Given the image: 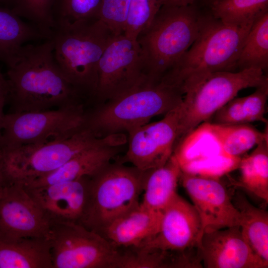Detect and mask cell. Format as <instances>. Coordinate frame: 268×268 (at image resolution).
Returning a JSON list of instances; mask_svg holds the SVG:
<instances>
[{"instance_id":"obj_1","label":"cell","mask_w":268,"mask_h":268,"mask_svg":"<svg viewBox=\"0 0 268 268\" xmlns=\"http://www.w3.org/2000/svg\"><path fill=\"white\" fill-rule=\"evenodd\" d=\"M51 38L23 46L6 77L10 113L37 112L83 103L57 66Z\"/></svg>"},{"instance_id":"obj_2","label":"cell","mask_w":268,"mask_h":268,"mask_svg":"<svg viewBox=\"0 0 268 268\" xmlns=\"http://www.w3.org/2000/svg\"><path fill=\"white\" fill-rule=\"evenodd\" d=\"M253 24H227L201 11L196 39L161 80L184 95L210 73L237 71V62Z\"/></svg>"},{"instance_id":"obj_3","label":"cell","mask_w":268,"mask_h":268,"mask_svg":"<svg viewBox=\"0 0 268 268\" xmlns=\"http://www.w3.org/2000/svg\"><path fill=\"white\" fill-rule=\"evenodd\" d=\"M115 36L98 18L53 29L51 38L55 61L82 100H95L98 64Z\"/></svg>"},{"instance_id":"obj_4","label":"cell","mask_w":268,"mask_h":268,"mask_svg":"<svg viewBox=\"0 0 268 268\" xmlns=\"http://www.w3.org/2000/svg\"><path fill=\"white\" fill-rule=\"evenodd\" d=\"M183 96L179 89L162 80L146 81L86 111L85 127L98 137L128 133L175 109Z\"/></svg>"},{"instance_id":"obj_5","label":"cell","mask_w":268,"mask_h":268,"mask_svg":"<svg viewBox=\"0 0 268 268\" xmlns=\"http://www.w3.org/2000/svg\"><path fill=\"white\" fill-rule=\"evenodd\" d=\"M201 11L196 4L163 5L136 38L147 80H161L196 39Z\"/></svg>"},{"instance_id":"obj_6","label":"cell","mask_w":268,"mask_h":268,"mask_svg":"<svg viewBox=\"0 0 268 268\" xmlns=\"http://www.w3.org/2000/svg\"><path fill=\"white\" fill-rule=\"evenodd\" d=\"M144 171L117 162L90 177L87 203L79 223L100 234L111 222L140 204Z\"/></svg>"},{"instance_id":"obj_7","label":"cell","mask_w":268,"mask_h":268,"mask_svg":"<svg viewBox=\"0 0 268 268\" xmlns=\"http://www.w3.org/2000/svg\"><path fill=\"white\" fill-rule=\"evenodd\" d=\"M126 142L123 133L98 137L85 127L66 139L1 152V162L8 181L22 184L55 170L87 149L104 144L122 146Z\"/></svg>"},{"instance_id":"obj_8","label":"cell","mask_w":268,"mask_h":268,"mask_svg":"<svg viewBox=\"0 0 268 268\" xmlns=\"http://www.w3.org/2000/svg\"><path fill=\"white\" fill-rule=\"evenodd\" d=\"M268 84L263 70L247 69L210 73L189 89L178 106L179 132L177 145L194 130L207 122L223 105L249 87Z\"/></svg>"},{"instance_id":"obj_9","label":"cell","mask_w":268,"mask_h":268,"mask_svg":"<svg viewBox=\"0 0 268 268\" xmlns=\"http://www.w3.org/2000/svg\"><path fill=\"white\" fill-rule=\"evenodd\" d=\"M83 103L54 110L5 114L0 150L67 138L85 128Z\"/></svg>"},{"instance_id":"obj_10","label":"cell","mask_w":268,"mask_h":268,"mask_svg":"<svg viewBox=\"0 0 268 268\" xmlns=\"http://www.w3.org/2000/svg\"><path fill=\"white\" fill-rule=\"evenodd\" d=\"M46 237L53 268H115L118 248L78 223L50 221Z\"/></svg>"},{"instance_id":"obj_11","label":"cell","mask_w":268,"mask_h":268,"mask_svg":"<svg viewBox=\"0 0 268 268\" xmlns=\"http://www.w3.org/2000/svg\"><path fill=\"white\" fill-rule=\"evenodd\" d=\"M147 81L139 45L124 33L109 43L98 64L95 100L105 101Z\"/></svg>"},{"instance_id":"obj_12","label":"cell","mask_w":268,"mask_h":268,"mask_svg":"<svg viewBox=\"0 0 268 268\" xmlns=\"http://www.w3.org/2000/svg\"><path fill=\"white\" fill-rule=\"evenodd\" d=\"M178 132L177 107L161 120L129 132L128 150L119 162H130L142 171L162 166L173 154Z\"/></svg>"},{"instance_id":"obj_13","label":"cell","mask_w":268,"mask_h":268,"mask_svg":"<svg viewBox=\"0 0 268 268\" xmlns=\"http://www.w3.org/2000/svg\"><path fill=\"white\" fill-rule=\"evenodd\" d=\"M50 220L23 185L8 181L0 189V240L46 237Z\"/></svg>"},{"instance_id":"obj_14","label":"cell","mask_w":268,"mask_h":268,"mask_svg":"<svg viewBox=\"0 0 268 268\" xmlns=\"http://www.w3.org/2000/svg\"><path fill=\"white\" fill-rule=\"evenodd\" d=\"M180 180L200 215L202 234L239 226L240 213L219 178L181 171Z\"/></svg>"},{"instance_id":"obj_15","label":"cell","mask_w":268,"mask_h":268,"mask_svg":"<svg viewBox=\"0 0 268 268\" xmlns=\"http://www.w3.org/2000/svg\"><path fill=\"white\" fill-rule=\"evenodd\" d=\"M202 235L201 221L196 208L177 194L161 211L157 233L136 247L191 252L197 249Z\"/></svg>"},{"instance_id":"obj_16","label":"cell","mask_w":268,"mask_h":268,"mask_svg":"<svg viewBox=\"0 0 268 268\" xmlns=\"http://www.w3.org/2000/svg\"><path fill=\"white\" fill-rule=\"evenodd\" d=\"M205 268H267L243 236L239 226L203 233L197 248Z\"/></svg>"},{"instance_id":"obj_17","label":"cell","mask_w":268,"mask_h":268,"mask_svg":"<svg viewBox=\"0 0 268 268\" xmlns=\"http://www.w3.org/2000/svg\"><path fill=\"white\" fill-rule=\"evenodd\" d=\"M173 154L183 172L219 178L238 168L240 158H230L221 152L204 123L186 136Z\"/></svg>"},{"instance_id":"obj_18","label":"cell","mask_w":268,"mask_h":268,"mask_svg":"<svg viewBox=\"0 0 268 268\" xmlns=\"http://www.w3.org/2000/svg\"><path fill=\"white\" fill-rule=\"evenodd\" d=\"M90 177L25 188L50 221L79 222L85 209Z\"/></svg>"},{"instance_id":"obj_19","label":"cell","mask_w":268,"mask_h":268,"mask_svg":"<svg viewBox=\"0 0 268 268\" xmlns=\"http://www.w3.org/2000/svg\"><path fill=\"white\" fill-rule=\"evenodd\" d=\"M121 146L104 144L87 149L77 154L55 170L22 184L31 189L91 177L110 163Z\"/></svg>"},{"instance_id":"obj_20","label":"cell","mask_w":268,"mask_h":268,"mask_svg":"<svg viewBox=\"0 0 268 268\" xmlns=\"http://www.w3.org/2000/svg\"><path fill=\"white\" fill-rule=\"evenodd\" d=\"M161 211L139 205L109 224L100 235L114 246L136 247L158 232Z\"/></svg>"},{"instance_id":"obj_21","label":"cell","mask_w":268,"mask_h":268,"mask_svg":"<svg viewBox=\"0 0 268 268\" xmlns=\"http://www.w3.org/2000/svg\"><path fill=\"white\" fill-rule=\"evenodd\" d=\"M181 170L174 154L162 166L144 171L143 199L140 204L155 211H162L177 194Z\"/></svg>"},{"instance_id":"obj_22","label":"cell","mask_w":268,"mask_h":268,"mask_svg":"<svg viewBox=\"0 0 268 268\" xmlns=\"http://www.w3.org/2000/svg\"><path fill=\"white\" fill-rule=\"evenodd\" d=\"M48 39L34 25L23 21L11 9L0 5V62L8 67L15 62L26 43Z\"/></svg>"},{"instance_id":"obj_23","label":"cell","mask_w":268,"mask_h":268,"mask_svg":"<svg viewBox=\"0 0 268 268\" xmlns=\"http://www.w3.org/2000/svg\"><path fill=\"white\" fill-rule=\"evenodd\" d=\"M0 268H53L46 237L0 240Z\"/></svg>"},{"instance_id":"obj_24","label":"cell","mask_w":268,"mask_h":268,"mask_svg":"<svg viewBox=\"0 0 268 268\" xmlns=\"http://www.w3.org/2000/svg\"><path fill=\"white\" fill-rule=\"evenodd\" d=\"M204 124L222 154L228 157L241 158L254 146L268 139V131L260 132L249 123L227 125L208 122Z\"/></svg>"},{"instance_id":"obj_25","label":"cell","mask_w":268,"mask_h":268,"mask_svg":"<svg viewBox=\"0 0 268 268\" xmlns=\"http://www.w3.org/2000/svg\"><path fill=\"white\" fill-rule=\"evenodd\" d=\"M240 214L239 226L245 239L261 258L268 262V212L252 204L241 192L231 198Z\"/></svg>"},{"instance_id":"obj_26","label":"cell","mask_w":268,"mask_h":268,"mask_svg":"<svg viewBox=\"0 0 268 268\" xmlns=\"http://www.w3.org/2000/svg\"><path fill=\"white\" fill-rule=\"evenodd\" d=\"M238 168L240 177L233 185L241 188L255 198L268 203V139L261 142L244 158Z\"/></svg>"},{"instance_id":"obj_27","label":"cell","mask_w":268,"mask_h":268,"mask_svg":"<svg viewBox=\"0 0 268 268\" xmlns=\"http://www.w3.org/2000/svg\"><path fill=\"white\" fill-rule=\"evenodd\" d=\"M119 252L115 268H193L195 262L187 252L141 247Z\"/></svg>"},{"instance_id":"obj_28","label":"cell","mask_w":268,"mask_h":268,"mask_svg":"<svg viewBox=\"0 0 268 268\" xmlns=\"http://www.w3.org/2000/svg\"><path fill=\"white\" fill-rule=\"evenodd\" d=\"M268 68V12L252 25L237 62V70Z\"/></svg>"},{"instance_id":"obj_29","label":"cell","mask_w":268,"mask_h":268,"mask_svg":"<svg viewBox=\"0 0 268 268\" xmlns=\"http://www.w3.org/2000/svg\"><path fill=\"white\" fill-rule=\"evenodd\" d=\"M209 5L214 17L237 26L252 24L268 12V0H215Z\"/></svg>"},{"instance_id":"obj_30","label":"cell","mask_w":268,"mask_h":268,"mask_svg":"<svg viewBox=\"0 0 268 268\" xmlns=\"http://www.w3.org/2000/svg\"><path fill=\"white\" fill-rule=\"evenodd\" d=\"M101 2V0H56L55 27L98 18Z\"/></svg>"},{"instance_id":"obj_31","label":"cell","mask_w":268,"mask_h":268,"mask_svg":"<svg viewBox=\"0 0 268 268\" xmlns=\"http://www.w3.org/2000/svg\"><path fill=\"white\" fill-rule=\"evenodd\" d=\"M56 0H16L12 11L34 25L48 38L55 27L53 7Z\"/></svg>"},{"instance_id":"obj_32","label":"cell","mask_w":268,"mask_h":268,"mask_svg":"<svg viewBox=\"0 0 268 268\" xmlns=\"http://www.w3.org/2000/svg\"><path fill=\"white\" fill-rule=\"evenodd\" d=\"M163 5V0H131L124 34L136 40Z\"/></svg>"},{"instance_id":"obj_33","label":"cell","mask_w":268,"mask_h":268,"mask_svg":"<svg viewBox=\"0 0 268 268\" xmlns=\"http://www.w3.org/2000/svg\"><path fill=\"white\" fill-rule=\"evenodd\" d=\"M131 0H101L98 19L116 35L124 33Z\"/></svg>"},{"instance_id":"obj_34","label":"cell","mask_w":268,"mask_h":268,"mask_svg":"<svg viewBox=\"0 0 268 268\" xmlns=\"http://www.w3.org/2000/svg\"><path fill=\"white\" fill-rule=\"evenodd\" d=\"M253 93L242 97V108L249 123L260 121L268 124L265 117L268 97V84L256 88Z\"/></svg>"},{"instance_id":"obj_35","label":"cell","mask_w":268,"mask_h":268,"mask_svg":"<svg viewBox=\"0 0 268 268\" xmlns=\"http://www.w3.org/2000/svg\"><path fill=\"white\" fill-rule=\"evenodd\" d=\"M211 123L219 124L249 123L242 108V97H234L220 107L212 116Z\"/></svg>"},{"instance_id":"obj_36","label":"cell","mask_w":268,"mask_h":268,"mask_svg":"<svg viewBox=\"0 0 268 268\" xmlns=\"http://www.w3.org/2000/svg\"><path fill=\"white\" fill-rule=\"evenodd\" d=\"M8 86L6 77L0 72V148L2 137V127L5 114L3 108L7 102Z\"/></svg>"},{"instance_id":"obj_37","label":"cell","mask_w":268,"mask_h":268,"mask_svg":"<svg viewBox=\"0 0 268 268\" xmlns=\"http://www.w3.org/2000/svg\"><path fill=\"white\" fill-rule=\"evenodd\" d=\"M201 0H163V5L182 6L196 4Z\"/></svg>"},{"instance_id":"obj_38","label":"cell","mask_w":268,"mask_h":268,"mask_svg":"<svg viewBox=\"0 0 268 268\" xmlns=\"http://www.w3.org/2000/svg\"><path fill=\"white\" fill-rule=\"evenodd\" d=\"M8 181L2 164L1 158H0V189Z\"/></svg>"},{"instance_id":"obj_39","label":"cell","mask_w":268,"mask_h":268,"mask_svg":"<svg viewBox=\"0 0 268 268\" xmlns=\"http://www.w3.org/2000/svg\"><path fill=\"white\" fill-rule=\"evenodd\" d=\"M15 1L16 0H0V5L11 9L15 2Z\"/></svg>"},{"instance_id":"obj_40","label":"cell","mask_w":268,"mask_h":268,"mask_svg":"<svg viewBox=\"0 0 268 268\" xmlns=\"http://www.w3.org/2000/svg\"><path fill=\"white\" fill-rule=\"evenodd\" d=\"M215 0H207V1L208 2L209 4L212 2L213 1H215Z\"/></svg>"},{"instance_id":"obj_41","label":"cell","mask_w":268,"mask_h":268,"mask_svg":"<svg viewBox=\"0 0 268 268\" xmlns=\"http://www.w3.org/2000/svg\"><path fill=\"white\" fill-rule=\"evenodd\" d=\"M1 151L0 150V158H1Z\"/></svg>"}]
</instances>
